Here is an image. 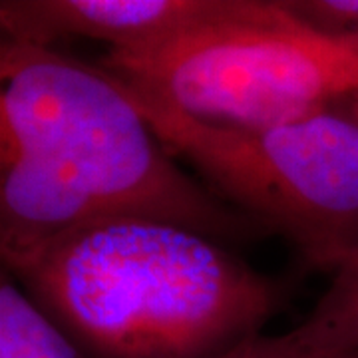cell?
<instances>
[{"label":"cell","mask_w":358,"mask_h":358,"mask_svg":"<svg viewBox=\"0 0 358 358\" xmlns=\"http://www.w3.org/2000/svg\"><path fill=\"white\" fill-rule=\"evenodd\" d=\"M213 358H358V352H343L317 348L294 336L293 331L282 334H253Z\"/></svg>","instance_id":"9"},{"label":"cell","mask_w":358,"mask_h":358,"mask_svg":"<svg viewBox=\"0 0 358 358\" xmlns=\"http://www.w3.org/2000/svg\"><path fill=\"white\" fill-rule=\"evenodd\" d=\"M255 0H0V28L52 46L88 38L110 50L152 46L245 14Z\"/></svg>","instance_id":"5"},{"label":"cell","mask_w":358,"mask_h":358,"mask_svg":"<svg viewBox=\"0 0 358 358\" xmlns=\"http://www.w3.org/2000/svg\"><path fill=\"white\" fill-rule=\"evenodd\" d=\"M293 333L317 348L358 352V253L334 271L331 285Z\"/></svg>","instance_id":"7"},{"label":"cell","mask_w":358,"mask_h":358,"mask_svg":"<svg viewBox=\"0 0 358 358\" xmlns=\"http://www.w3.org/2000/svg\"><path fill=\"white\" fill-rule=\"evenodd\" d=\"M110 215L263 231L178 167L124 80L0 28V263Z\"/></svg>","instance_id":"1"},{"label":"cell","mask_w":358,"mask_h":358,"mask_svg":"<svg viewBox=\"0 0 358 358\" xmlns=\"http://www.w3.org/2000/svg\"><path fill=\"white\" fill-rule=\"evenodd\" d=\"M0 358H86L0 263Z\"/></svg>","instance_id":"6"},{"label":"cell","mask_w":358,"mask_h":358,"mask_svg":"<svg viewBox=\"0 0 358 358\" xmlns=\"http://www.w3.org/2000/svg\"><path fill=\"white\" fill-rule=\"evenodd\" d=\"M348 110H350V112H352V115H355V117L358 120V98L348 103Z\"/></svg>","instance_id":"11"},{"label":"cell","mask_w":358,"mask_h":358,"mask_svg":"<svg viewBox=\"0 0 358 358\" xmlns=\"http://www.w3.org/2000/svg\"><path fill=\"white\" fill-rule=\"evenodd\" d=\"M4 267L86 358H213L281 299L217 239L141 215L82 223Z\"/></svg>","instance_id":"2"},{"label":"cell","mask_w":358,"mask_h":358,"mask_svg":"<svg viewBox=\"0 0 358 358\" xmlns=\"http://www.w3.org/2000/svg\"><path fill=\"white\" fill-rule=\"evenodd\" d=\"M345 42H348L355 50H358V26L352 30V32H350V34H348V36H346Z\"/></svg>","instance_id":"10"},{"label":"cell","mask_w":358,"mask_h":358,"mask_svg":"<svg viewBox=\"0 0 358 358\" xmlns=\"http://www.w3.org/2000/svg\"><path fill=\"white\" fill-rule=\"evenodd\" d=\"M287 13L310 30L345 40L358 26V0H282Z\"/></svg>","instance_id":"8"},{"label":"cell","mask_w":358,"mask_h":358,"mask_svg":"<svg viewBox=\"0 0 358 358\" xmlns=\"http://www.w3.org/2000/svg\"><path fill=\"white\" fill-rule=\"evenodd\" d=\"M100 66L183 114L221 126H277L358 98V50L301 24L271 0L152 46L110 50Z\"/></svg>","instance_id":"4"},{"label":"cell","mask_w":358,"mask_h":358,"mask_svg":"<svg viewBox=\"0 0 358 358\" xmlns=\"http://www.w3.org/2000/svg\"><path fill=\"white\" fill-rule=\"evenodd\" d=\"M124 84L169 154L308 265L334 273L358 253V120L348 108L239 128L192 117Z\"/></svg>","instance_id":"3"}]
</instances>
